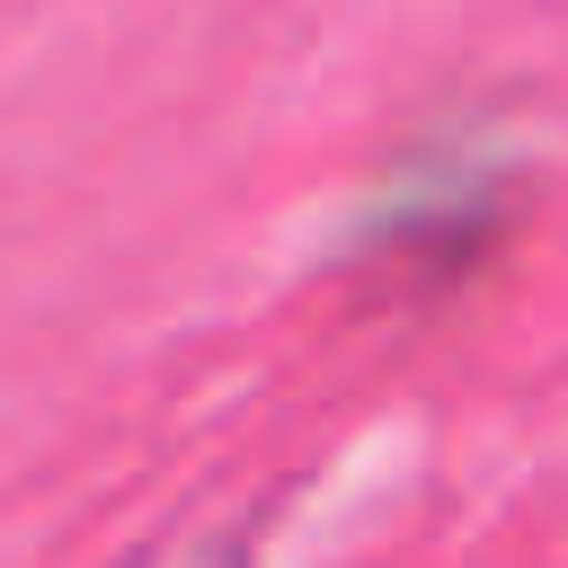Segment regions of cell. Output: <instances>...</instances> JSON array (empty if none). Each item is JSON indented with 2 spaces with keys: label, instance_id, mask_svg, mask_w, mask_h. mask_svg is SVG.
Segmentation results:
<instances>
[{
  "label": "cell",
  "instance_id": "obj_1",
  "mask_svg": "<svg viewBox=\"0 0 568 568\" xmlns=\"http://www.w3.org/2000/svg\"><path fill=\"white\" fill-rule=\"evenodd\" d=\"M497 213H506V169L497 160H426L355 222V248L364 257H408V266H462V257H479Z\"/></svg>",
  "mask_w": 568,
  "mask_h": 568
},
{
  "label": "cell",
  "instance_id": "obj_2",
  "mask_svg": "<svg viewBox=\"0 0 568 568\" xmlns=\"http://www.w3.org/2000/svg\"><path fill=\"white\" fill-rule=\"evenodd\" d=\"M142 568H240V541H195L186 559H142Z\"/></svg>",
  "mask_w": 568,
  "mask_h": 568
}]
</instances>
